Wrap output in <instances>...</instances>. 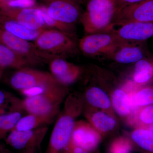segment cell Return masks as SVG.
<instances>
[{
    "mask_svg": "<svg viewBox=\"0 0 153 153\" xmlns=\"http://www.w3.org/2000/svg\"><path fill=\"white\" fill-rule=\"evenodd\" d=\"M117 13L115 0H88L80 21L87 34L110 31Z\"/></svg>",
    "mask_w": 153,
    "mask_h": 153,
    "instance_id": "cell-1",
    "label": "cell"
},
{
    "mask_svg": "<svg viewBox=\"0 0 153 153\" xmlns=\"http://www.w3.org/2000/svg\"><path fill=\"white\" fill-rule=\"evenodd\" d=\"M79 102L71 97L66 100L64 110L57 117L52 130L49 153H58L69 144L75 124L74 117L79 112Z\"/></svg>",
    "mask_w": 153,
    "mask_h": 153,
    "instance_id": "cell-2",
    "label": "cell"
},
{
    "mask_svg": "<svg viewBox=\"0 0 153 153\" xmlns=\"http://www.w3.org/2000/svg\"><path fill=\"white\" fill-rule=\"evenodd\" d=\"M38 49L57 58L74 56L79 51L75 38L54 30H44L34 41Z\"/></svg>",
    "mask_w": 153,
    "mask_h": 153,
    "instance_id": "cell-3",
    "label": "cell"
},
{
    "mask_svg": "<svg viewBox=\"0 0 153 153\" xmlns=\"http://www.w3.org/2000/svg\"><path fill=\"white\" fill-rule=\"evenodd\" d=\"M123 42L110 30L88 34L78 43L79 50L85 56L109 58L115 49Z\"/></svg>",
    "mask_w": 153,
    "mask_h": 153,
    "instance_id": "cell-4",
    "label": "cell"
},
{
    "mask_svg": "<svg viewBox=\"0 0 153 153\" xmlns=\"http://www.w3.org/2000/svg\"><path fill=\"white\" fill-rule=\"evenodd\" d=\"M65 86L38 95L19 99L18 111L23 110L28 114H45L59 110V106L66 93Z\"/></svg>",
    "mask_w": 153,
    "mask_h": 153,
    "instance_id": "cell-5",
    "label": "cell"
},
{
    "mask_svg": "<svg viewBox=\"0 0 153 153\" xmlns=\"http://www.w3.org/2000/svg\"><path fill=\"white\" fill-rule=\"evenodd\" d=\"M0 44L27 58L36 65L49 63L56 57L44 53L34 43L9 33L0 28Z\"/></svg>",
    "mask_w": 153,
    "mask_h": 153,
    "instance_id": "cell-6",
    "label": "cell"
},
{
    "mask_svg": "<svg viewBox=\"0 0 153 153\" xmlns=\"http://www.w3.org/2000/svg\"><path fill=\"white\" fill-rule=\"evenodd\" d=\"M58 82L51 73L30 68L18 69L11 76L10 83L13 88L22 91Z\"/></svg>",
    "mask_w": 153,
    "mask_h": 153,
    "instance_id": "cell-7",
    "label": "cell"
},
{
    "mask_svg": "<svg viewBox=\"0 0 153 153\" xmlns=\"http://www.w3.org/2000/svg\"><path fill=\"white\" fill-rule=\"evenodd\" d=\"M48 15L57 21L75 26L82 13L80 4L74 0H46Z\"/></svg>",
    "mask_w": 153,
    "mask_h": 153,
    "instance_id": "cell-8",
    "label": "cell"
},
{
    "mask_svg": "<svg viewBox=\"0 0 153 153\" xmlns=\"http://www.w3.org/2000/svg\"><path fill=\"white\" fill-rule=\"evenodd\" d=\"M111 30L122 42H143L153 37V23L127 22L115 25Z\"/></svg>",
    "mask_w": 153,
    "mask_h": 153,
    "instance_id": "cell-9",
    "label": "cell"
},
{
    "mask_svg": "<svg viewBox=\"0 0 153 153\" xmlns=\"http://www.w3.org/2000/svg\"><path fill=\"white\" fill-rule=\"evenodd\" d=\"M132 22L153 23V0H144L124 8L116 15L113 27Z\"/></svg>",
    "mask_w": 153,
    "mask_h": 153,
    "instance_id": "cell-10",
    "label": "cell"
},
{
    "mask_svg": "<svg viewBox=\"0 0 153 153\" xmlns=\"http://www.w3.org/2000/svg\"><path fill=\"white\" fill-rule=\"evenodd\" d=\"M48 130L47 126L25 131L13 129L10 132L7 141L17 150L25 151L36 149L41 143Z\"/></svg>",
    "mask_w": 153,
    "mask_h": 153,
    "instance_id": "cell-11",
    "label": "cell"
},
{
    "mask_svg": "<svg viewBox=\"0 0 153 153\" xmlns=\"http://www.w3.org/2000/svg\"><path fill=\"white\" fill-rule=\"evenodd\" d=\"M4 12L9 17L30 30H44L47 26L39 7L22 9L8 8Z\"/></svg>",
    "mask_w": 153,
    "mask_h": 153,
    "instance_id": "cell-12",
    "label": "cell"
},
{
    "mask_svg": "<svg viewBox=\"0 0 153 153\" xmlns=\"http://www.w3.org/2000/svg\"><path fill=\"white\" fill-rule=\"evenodd\" d=\"M51 74L61 85L66 86L75 82L79 76L80 68L64 58H56L49 62Z\"/></svg>",
    "mask_w": 153,
    "mask_h": 153,
    "instance_id": "cell-13",
    "label": "cell"
},
{
    "mask_svg": "<svg viewBox=\"0 0 153 153\" xmlns=\"http://www.w3.org/2000/svg\"><path fill=\"white\" fill-rule=\"evenodd\" d=\"M143 43L123 42L115 49L109 58L123 64L137 63L146 57Z\"/></svg>",
    "mask_w": 153,
    "mask_h": 153,
    "instance_id": "cell-14",
    "label": "cell"
},
{
    "mask_svg": "<svg viewBox=\"0 0 153 153\" xmlns=\"http://www.w3.org/2000/svg\"><path fill=\"white\" fill-rule=\"evenodd\" d=\"M71 140L75 146L85 151H90L98 144L100 136L89 125L81 121L75 123Z\"/></svg>",
    "mask_w": 153,
    "mask_h": 153,
    "instance_id": "cell-15",
    "label": "cell"
},
{
    "mask_svg": "<svg viewBox=\"0 0 153 153\" xmlns=\"http://www.w3.org/2000/svg\"><path fill=\"white\" fill-rule=\"evenodd\" d=\"M0 28L29 41H35L41 32L45 30H30L9 17L4 11L0 12Z\"/></svg>",
    "mask_w": 153,
    "mask_h": 153,
    "instance_id": "cell-16",
    "label": "cell"
},
{
    "mask_svg": "<svg viewBox=\"0 0 153 153\" xmlns=\"http://www.w3.org/2000/svg\"><path fill=\"white\" fill-rule=\"evenodd\" d=\"M58 113L59 110L45 114H28L21 117L13 129L25 131L47 126L54 121Z\"/></svg>",
    "mask_w": 153,
    "mask_h": 153,
    "instance_id": "cell-17",
    "label": "cell"
},
{
    "mask_svg": "<svg viewBox=\"0 0 153 153\" xmlns=\"http://www.w3.org/2000/svg\"><path fill=\"white\" fill-rule=\"evenodd\" d=\"M36 65L27 58L0 44V68L20 69Z\"/></svg>",
    "mask_w": 153,
    "mask_h": 153,
    "instance_id": "cell-18",
    "label": "cell"
},
{
    "mask_svg": "<svg viewBox=\"0 0 153 153\" xmlns=\"http://www.w3.org/2000/svg\"><path fill=\"white\" fill-rule=\"evenodd\" d=\"M133 77L137 84L149 81L153 77V62L145 57L136 63Z\"/></svg>",
    "mask_w": 153,
    "mask_h": 153,
    "instance_id": "cell-19",
    "label": "cell"
},
{
    "mask_svg": "<svg viewBox=\"0 0 153 153\" xmlns=\"http://www.w3.org/2000/svg\"><path fill=\"white\" fill-rule=\"evenodd\" d=\"M85 98L92 106L107 109L111 105V102L106 94L98 87H93L88 89L85 93Z\"/></svg>",
    "mask_w": 153,
    "mask_h": 153,
    "instance_id": "cell-20",
    "label": "cell"
},
{
    "mask_svg": "<svg viewBox=\"0 0 153 153\" xmlns=\"http://www.w3.org/2000/svg\"><path fill=\"white\" fill-rule=\"evenodd\" d=\"M112 104L116 112L125 116L131 112V107L128 94L121 89H117L113 94Z\"/></svg>",
    "mask_w": 153,
    "mask_h": 153,
    "instance_id": "cell-21",
    "label": "cell"
},
{
    "mask_svg": "<svg viewBox=\"0 0 153 153\" xmlns=\"http://www.w3.org/2000/svg\"><path fill=\"white\" fill-rule=\"evenodd\" d=\"M39 7L42 12L46 26L76 38V26L68 25L52 19L48 15L47 9L44 5L40 6Z\"/></svg>",
    "mask_w": 153,
    "mask_h": 153,
    "instance_id": "cell-22",
    "label": "cell"
},
{
    "mask_svg": "<svg viewBox=\"0 0 153 153\" xmlns=\"http://www.w3.org/2000/svg\"><path fill=\"white\" fill-rule=\"evenodd\" d=\"M131 138L143 149L153 153V132L146 129H137L133 132Z\"/></svg>",
    "mask_w": 153,
    "mask_h": 153,
    "instance_id": "cell-23",
    "label": "cell"
},
{
    "mask_svg": "<svg viewBox=\"0 0 153 153\" xmlns=\"http://www.w3.org/2000/svg\"><path fill=\"white\" fill-rule=\"evenodd\" d=\"M22 117L19 111L0 115V137L13 130Z\"/></svg>",
    "mask_w": 153,
    "mask_h": 153,
    "instance_id": "cell-24",
    "label": "cell"
},
{
    "mask_svg": "<svg viewBox=\"0 0 153 153\" xmlns=\"http://www.w3.org/2000/svg\"><path fill=\"white\" fill-rule=\"evenodd\" d=\"M91 121L97 129L102 132H107L114 128L116 121L113 118L102 112L94 114Z\"/></svg>",
    "mask_w": 153,
    "mask_h": 153,
    "instance_id": "cell-25",
    "label": "cell"
},
{
    "mask_svg": "<svg viewBox=\"0 0 153 153\" xmlns=\"http://www.w3.org/2000/svg\"><path fill=\"white\" fill-rule=\"evenodd\" d=\"M135 100L138 106L153 104V88H146L135 94Z\"/></svg>",
    "mask_w": 153,
    "mask_h": 153,
    "instance_id": "cell-26",
    "label": "cell"
},
{
    "mask_svg": "<svg viewBox=\"0 0 153 153\" xmlns=\"http://www.w3.org/2000/svg\"><path fill=\"white\" fill-rule=\"evenodd\" d=\"M131 146L128 141L124 139L116 140L111 148V153H129Z\"/></svg>",
    "mask_w": 153,
    "mask_h": 153,
    "instance_id": "cell-27",
    "label": "cell"
},
{
    "mask_svg": "<svg viewBox=\"0 0 153 153\" xmlns=\"http://www.w3.org/2000/svg\"><path fill=\"white\" fill-rule=\"evenodd\" d=\"M138 118L141 123L146 125L153 123V105L144 108L140 110Z\"/></svg>",
    "mask_w": 153,
    "mask_h": 153,
    "instance_id": "cell-28",
    "label": "cell"
},
{
    "mask_svg": "<svg viewBox=\"0 0 153 153\" xmlns=\"http://www.w3.org/2000/svg\"><path fill=\"white\" fill-rule=\"evenodd\" d=\"M8 8L22 9L35 7L34 0H11L7 2Z\"/></svg>",
    "mask_w": 153,
    "mask_h": 153,
    "instance_id": "cell-29",
    "label": "cell"
},
{
    "mask_svg": "<svg viewBox=\"0 0 153 153\" xmlns=\"http://www.w3.org/2000/svg\"><path fill=\"white\" fill-rule=\"evenodd\" d=\"M143 1L144 0H115L117 13L126 7L140 2Z\"/></svg>",
    "mask_w": 153,
    "mask_h": 153,
    "instance_id": "cell-30",
    "label": "cell"
},
{
    "mask_svg": "<svg viewBox=\"0 0 153 153\" xmlns=\"http://www.w3.org/2000/svg\"><path fill=\"white\" fill-rule=\"evenodd\" d=\"M7 94L3 91L0 90V110L7 100Z\"/></svg>",
    "mask_w": 153,
    "mask_h": 153,
    "instance_id": "cell-31",
    "label": "cell"
},
{
    "mask_svg": "<svg viewBox=\"0 0 153 153\" xmlns=\"http://www.w3.org/2000/svg\"><path fill=\"white\" fill-rule=\"evenodd\" d=\"M85 151L81 148L75 146L74 149V153H84Z\"/></svg>",
    "mask_w": 153,
    "mask_h": 153,
    "instance_id": "cell-32",
    "label": "cell"
},
{
    "mask_svg": "<svg viewBox=\"0 0 153 153\" xmlns=\"http://www.w3.org/2000/svg\"><path fill=\"white\" fill-rule=\"evenodd\" d=\"M74 1H75L76 2L80 4H83V3L87 2L88 0H74Z\"/></svg>",
    "mask_w": 153,
    "mask_h": 153,
    "instance_id": "cell-33",
    "label": "cell"
},
{
    "mask_svg": "<svg viewBox=\"0 0 153 153\" xmlns=\"http://www.w3.org/2000/svg\"><path fill=\"white\" fill-rule=\"evenodd\" d=\"M149 130L153 132V123L150 125V126L149 127Z\"/></svg>",
    "mask_w": 153,
    "mask_h": 153,
    "instance_id": "cell-34",
    "label": "cell"
},
{
    "mask_svg": "<svg viewBox=\"0 0 153 153\" xmlns=\"http://www.w3.org/2000/svg\"><path fill=\"white\" fill-rule=\"evenodd\" d=\"M36 149L33 150L30 153H35V152H36Z\"/></svg>",
    "mask_w": 153,
    "mask_h": 153,
    "instance_id": "cell-35",
    "label": "cell"
},
{
    "mask_svg": "<svg viewBox=\"0 0 153 153\" xmlns=\"http://www.w3.org/2000/svg\"><path fill=\"white\" fill-rule=\"evenodd\" d=\"M5 1H7V2L9 1H11V0H5Z\"/></svg>",
    "mask_w": 153,
    "mask_h": 153,
    "instance_id": "cell-36",
    "label": "cell"
},
{
    "mask_svg": "<svg viewBox=\"0 0 153 153\" xmlns=\"http://www.w3.org/2000/svg\"><path fill=\"white\" fill-rule=\"evenodd\" d=\"M2 73L1 72H0V76H1V75Z\"/></svg>",
    "mask_w": 153,
    "mask_h": 153,
    "instance_id": "cell-37",
    "label": "cell"
},
{
    "mask_svg": "<svg viewBox=\"0 0 153 153\" xmlns=\"http://www.w3.org/2000/svg\"><path fill=\"white\" fill-rule=\"evenodd\" d=\"M2 70L1 68H0V71H1V70Z\"/></svg>",
    "mask_w": 153,
    "mask_h": 153,
    "instance_id": "cell-38",
    "label": "cell"
},
{
    "mask_svg": "<svg viewBox=\"0 0 153 153\" xmlns=\"http://www.w3.org/2000/svg\"><path fill=\"white\" fill-rule=\"evenodd\" d=\"M84 153H88L86 152H84Z\"/></svg>",
    "mask_w": 153,
    "mask_h": 153,
    "instance_id": "cell-39",
    "label": "cell"
},
{
    "mask_svg": "<svg viewBox=\"0 0 153 153\" xmlns=\"http://www.w3.org/2000/svg\"><path fill=\"white\" fill-rule=\"evenodd\" d=\"M34 1H35V0H34Z\"/></svg>",
    "mask_w": 153,
    "mask_h": 153,
    "instance_id": "cell-40",
    "label": "cell"
}]
</instances>
